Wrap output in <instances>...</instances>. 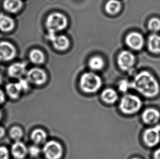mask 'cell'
I'll return each instance as SVG.
<instances>
[{
  "label": "cell",
  "mask_w": 160,
  "mask_h": 159,
  "mask_svg": "<svg viewBox=\"0 0 160 159\" xmlns=\"http://www.w3.org/2000/svg\"><path fill=\"white\" fill-rule=\"evenodd\" d=\"M1 116H2V114H1V112L0 111V119L1 118Z\"/></svg>",
  "instance_id": "35"
},
{
  "label": "cell",
  "mask_w": 160,
  "mask_h": 159,
  "mask_svg": "<svg viewBox=\"0 0 160 159\" xmlns=\"http://www.w3.org/2000/svg\"><path fill=\"white\" fill-rule=\"evenodd\" d=\"M148 28L153 32H157L160 30V19L158 17H153L148 22Z\"/></svg>",
  "instance_id": "25"
},
{
  "label": "cell",
  "mask_w": 160,
  "mask_h": 159,
  "mask_svg": "<svg viewBox=\"0 0 160 159\" xmlns=\"http://www.w3.org/2000/svg\"><path fill=\"white\" fill-rule=\"evenodd\" d=\"M102 85L101 78L95 74L87 73L82 75L80 80V88L88 93L97 92Z\"/></svg>",
  "instance_id": "3"
},
{
  "label": "cell",
  "mask_w": 160,
  "mask_h": 159,
  "mask_svg": "<svg viewBox=\"0 0 160 159\" xmlns=\"http://www.w3.org/2000/svg\"><path fill=\"white\" fill-rule=\"evenodd\" d=\"M154 159H160V148L156 149L154 152Z\"/></svg>",
  "instance_id": "30"
},
{
  "label": "cell",
  "mask_w": 160,
  "mask_h": 159,
  "mask_svg": "<svg viewBox=\"0 0 160 159\" xmlns=\"http://www.w3.org/2000/svg\"><path fill=\"white\" fill-rule=\"evenodd\" d=\"M49 39L52 41L54 47L58 50H65L69 46V40L64 36H56L55 33H49Z\"/></svg>",
  "instance_id": "12"
},
{
  "label": "cell",
  "mask_w": 160,
  "mask_h": 159,
  "mask_svg": "<svg viewBox=\"0 0 160 159\" xmlns=\"http://www.w3.org/2000/svg\"><path fill=\"white\" fill-rule=\"evenodd\" d=\"M10 136L13 140L16 141H19V140L23 136V131L20 127L15 126L12 128L10 130Z\"/></svg>",
  "instance_id": "24"
},
{
  "label": "cell",
  "mask_w": 160,
  "mask_h": 159,
  "mask_svg": "<svg viewBox=\"0 0 160 159\" xmlns=\"http://www.w3.org/2000/svg\"><path fill=\"white\" fill-rule=\"evenodd\" d=\"M148 47L150 52L154 54L160 53V36L152 34L148 39Z\"/></svg>",
  "instance_id": "17"
},
{
  "label": "cell",
  "mask_w": 160,
  "mask_h": 159,
  "mask_svg": "<svg viewBox=\"0 0 160 159\" xmlns=\"http://www.w3.org/2000/svg\"><path fill=\"white\" fill-rule=\"evenodd\" d=\"M47 77L46 73L39 68H33L28 73V80L32 84L41 85L44 84Z\"/></svg>",
  "instance_id": "10"
},
{
  "label": "cell",
  "mask_w": 160,
  "mask_h": 159,
  "mask_svg": "<svg viewBox=\"0 0 160 159\" xmlns=\"http://www.w3.org/2000/svg\"><path fill=\"white\" fill-rule=\"evenodd\" d=\"M142 103L141 99L135 95L126 94L121 99L120 109L126 114H133L141 110Z\"/></svg>",
  "instance_id": "2"
},
{
  "label": "cell",
  "mask_w": 160,
  "mask_h": 159,
  "mask_svg": "<svg viewBox=\"0 0 160 159\" xmlns=\"http://www.w3.org/2000/svg\"><path fill=\"white\" fill-rule=\"evenodd\" d=\"M130 86H131V85L129 84L128 81L123 80V81H122L120 82V85H119V88H120L121 91L125 92L126 90H128Z\"/></svg>",
  "instance_id": "29"
},
{
  "label": "cell",
  "mask_w": 160,
  "mask_h": 159,
  "mask_svg": "<svg viewBox=\"0 0 160 159\" xmlns=\"http://www.w3.org/2000/svg\"><path fill=\"white\" fill-rule=\"evenodd\" d=\"M26 69V64L18 62L11 65L7 69L8 75L13 78H19L24 75Z\"/></svg>",
  "instance_id": "13"
},
{
  "label": "cell",
  "mask_w": 160,
  "mask_h": 159,
  "mask_svg": "<svg viewBox=\"0 0 160 159\" xmlns=\"http://www.w3.org/2000/svg\"><path fill=\"white\" fill-rule=\"evenodd\" d=\"M6 89L7 94L13 99H17L22 91L18 82L8 84L6 87Z\"/></svg>",
  "instance_id": "19"
},
{
  "label": "cell",
  "mask_w": 160,
  "mask_h": 159,
  "mask_svg": "<svg viewBox=\"0 0 160 159\" xmlns=\"http://www.w3.org/2000/svg\"><path fill=\"white\" fill-rule=\"evenodd\" d=\"M17 54L15 46L12 43L2 41L0 42V60L7 62L13 60Z\"/></svg>",
  "instance_id": "7"
},
{
  "label": "cell",
  "mask_w": 160,
  "mask_h": 159,
  "mask_svg": "<svg viewBox=\"0 0 160 159\" xmlns=\"http://www.w3.org/2000/svg\"><path fill=\"white\" fill-rule=\"evenodd\" d=\"M1 82H2V76L0 75V84L1 83Z\"/></svg>",
  "instance_id": "33"
},
{
  "label": "cell",
  "mask_w": 160,
  "mask_h": 159,
  "mask_svg": "<svg viewBox=\"0 0 160 159\" xmlns=\"http://www.w3.org/2000/svg\"><path fill=\"white\" fill-rule=\"evenodd\" d=\"M47 137L46 131L43 129H36L32 132L31 138L36 144H41L45 142Z\"/></svg>",
  "instance_id": "20"
},
{
  "label": "cell",
  "mask_w": 160,
  "mask_h": 159,
  "mask_svg": "<svg viewBox=\"0 0 160 159\" xmlns=\"http://www.w3.org/2000/svg\"><path fill=\"white\" fill-rule=\"evenodd\" d=\"M66 17L59 13H52L47 20L46 25L49 33H55L57 31H61L67 26Z\"/></svg>",
  "instance_id": "4"
},
{
  "label": "cell",
  "mask_w": 160,
  "mask_h": 159,
  "mask_svg": "<svg viewBox=\"0 0 160 159\" xmlns=\"http://www.w3.org/2000/svg\"><path fill=\"white\" fill-rule=\"evenodd\" d=\"M131 86L141 95L148 98H153L160 93V85L158 80L148 71H142L138 74Z\"/></svg>",
  "instance_id": "1"
},
{
  "label": "cell",
  "mask_w": 160,
  "mask_h": 159,
  "mask_svg": "<svg viewBox=\"0 0 160 159\" xmlns=\"http://www.w3.org/2000/svg\"><path fill=\"white\" fill-rule=\"evenodd\" d=\"M126 42L128 46L134 50H140L144 45V39L143 36L137 32H132L128 35Z\"/></svg>",
  "instance_id": "9"
},
{
  "label": "cell",
  "mask_w": 160,
  "mask_h": 159,
  "mask_svg": "<svg viewBox=\"0 0 160 159\" xmlns=\"http://www.w3.org/2000/svg\"><path fill=\"white\" fill-rule=\"evenodd\" d=\"M31 60L35 64H41L44 60V56L42 52L38 50H33L30 54Z\"/></svg>",
  "instance_id": "22"
},
{
  "label": "cell",
  "mask_w": 160,
  "mask_h": 159,
  "mask_svg": "<svg viewBox=\"0 0 160 159\" xmlns=\"http://www.w3.org/2000/svg\"><path fill=\"white\" fill-rule=\"evenodd\" d=\"M143 140L147 147L152 148L157 146L160 141V125L146 129L143 132Z\"/></svg>",
  "instance_id": "6"
},
{
  "label": "cell",
  "mask_w": 160,
  "mask_h": 159,
  "mask_svg": "<svg viewBox=\"0 0 160 159\" xmlns=\"http://www.w3.org/2000/svg\"><path fill=\"white\" fill-rule=\"evenodd\" d=\"M14 26V21L12 17L0 13V30L3 32H9L13 30Z\"/></svg>",
  "instance_id": "15"
},
{
  "label": "cell",
  "mask_w": 160,
  "mask_h": 159,
  "mask_svg": "<svg viewBox=\"0 0 160 159\" xmlns=\"http://www.w3.org/2000/svg\"><path fill=\"white\" fill-rule=\"evenodd\" d=\"M142 119L146 124H155L160 120V112L154 108H148L143 111Z\"/></svg>",
  "instance_id": "11"
},
{
  "label": "cell",
  "mask_w": 160,
  "mask_h": 159,
  "mask_svg": "<svg viewBox=\"0 0 160 159\" xmlns=\"http://www.w3.org/2000/svg\"><path fill=\"white\" fill-rule=\"evenodd\" d=\"M22 6V0H4L3 7L9 13H17Z\"/></svg>",
  "instance_id": "16"
},
{
  "label": "cell",
  "mask_w": 160,
  "mask_h": 159,
  "mask_svg": "<svg viewBox=\"0 0 160 159\" xmlns=\"http://www.w3.org/2000/svg\"><path fill=\"white\" fill-rule=\"evenodd\" d=\"M5 135V130L3 128L0 127V138L3 137Z\"/></svg>",
  "instance_id": "32"
},
{
  "label": "cell",
  "mask_w": 160,
  "mask_h": 159,
  "mask_svg": "<svg viewBox=\"0 0 160 159\" xmlns=\"http://www.w3.org/2000/svg\"><path fill=\"white\" fill-rule=\"evenodd\" d=\"M135 62V57L131 52L123 51L121 52L118 57V65L123 70L131 69Z\"/></svg>",
  "instance_id": "8"
},
{
  "label": "cell",
  "mask_w": 160,
  "mask_h": 159,
  "mask_svg": "<svg viewBox=\"0 0 160 159\" xmlns=\"http://www.w3.org/2000/svg\"><path fill=\"white\" fill-rule=\"evenodd\" d=\"M43 152L47 159H60L63 154L62 147L55 141H50L44 145Z\"/></svg>",
  "instance_id": "5"
},
{
  "label": "cell",
  "mask_w": 160,
  "mask_h": 159,
  "mask_svg": "<svg viewBox=\"0 0 160 159\" xmlns=\"http://www.w3.org/2000/svg\"><path fill=\"white\" fill-rule=\"evenodd\" d=\"M9 152L5 147H0V159H8Z\"/></svg>",
  "instance_id": "27"
},
{
  "label": "cell",
  "mask_w": 160,
  "mask_h": 159,
  "mask_svg": "<svg viewBox=\"0 0 160 159\" xmlns=\"http://www.w3.org/2000/svg\"><path fill=\"white\" fill-rule=\"evenodd\" d=\"M132 159H141L140 158H138V157H134V158H133Z\"/></svg>",
  "instance_id": "34"
},
{
  "label": "cell",
  "mask_w": 160,
  "mask_h": 159,
  "mask_svg": "<svg viewBox=\"0 0 160 159\" xmlns=\"http://www.w3.org/2000/svg\"><path fill=\"white\" fill-rule=\"evenodd\" d=\"M20 87L22 88V90H27L28 89V81L25 79H20L18 82Z\"/></svg>",
  "instance_id": "28"
},
{
  "label": "cell",
  "mask_w": 160,
  "mask_h": 159,
  "mask_svg": "<svg viewBox=\"0 0 160 159\" xmlns=\"http://www.w3.org/2000/svg\"><path fill=\"white\" fill-rule=\"evenodd\" d=\"M28 153L32 157H37L41 153V149L37 146H32L28 149Z\"/></svg>",
  "instance_id": "26"
},
{
  "label": "cell",
  "mask_w": 160,
  "mask_h": 159,
  "mask_svg": "<svg viewBox=\"0 0 160 159\" xmlns=\"http://www.w3.org/2000/svg\"><path fill=\"white\" fill-rule=\"evenodd\" d=\"M104 65V61L100 57H93L89 61V66L91 69L100 70Z\"/></svg>",
  "instance_id": "23"
},
{
  "label": "cell",
  "mask_w": 160,
  "mask_h": 159,
  "mask_svg": "<svg viewBox=\"0 0 160 159\" xmlns=\"http://www.w3.org/2000/svg\"><path fill=\"white\" fill-rule=\"evenodd\" d=\"M121 8V3L117 0L109 1L106 6L107 12L111 14H114L119 12Z\"/></svg>",
  "instance_id": "21"
},
{
  "label": "cell",
  "mask_w": 160,
  "mask_h": 159,
  "mask_svg": "<svg viewBox=\"0 0 160 159\" xmlns=\"http://www.w3.org/2000/svg\"><path fill=\"white\" fill-rule=\"evenodd\" d=\"M4 100H5V96H4V93L0 89V104L3 103Z\"/></svg>",
  "instance_id": "31"
},
{
  "label": "cell",
  "mask_w": 160,
  "mask_h": 159,
  "mask_svg": "<svg viewBox=\"0 0 160 159\" xmlns=\"http://www.w3.org/2000/svg\"><path fill=\"white\" fill-rule=\"evenodd\" d=\"M101 98L104 103L112 104L117 101L118 95L115 90L111 88H107L102 92Z\"/></svg>",
  "instance_id": "18"
},
{
  "label": "cell",
  "mask_w": 160,
  "mask_h": 159,
  "mask_svg": "<svg viewBox=\"0 0 160 159\" xmlns=\"http://www.w3.org/2000/svg\"><path fill=\"white\" fill-rule=\"evenodd\" d=\"M11 152L15 159H23L28 152V149L22 142L17 141L12 147Z\"/></svg>",
  "instance_id": "14"
}]
</instances>
